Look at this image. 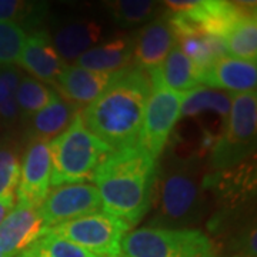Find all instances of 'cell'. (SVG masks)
I'll return each instance as SVG.
<instances>
[{"label":"cell","instance_id":"obj_1","mask_svg":"<svg viewBox=\"0 0 257 257\" xmlns=\"http://www.w3.org/2000/svg\"><path fill=\"white\" fill-rule=\"evenodd\" d=\"M152 90L149 72L128 64L113 74L106 90L80 111L84 126L113 152L135 146Z\"/></svg>","mask_w":257,"mask_h":257},{"label":"cell","instance_id":"obj_2","mask_svg":"<svg viewBox=\"0 0 257 257\" xmlns=\"http://www.w3.org/2000/svg\"><path fill=\"white\" fill-rule=\"evenodd\" d=\"M209 167L194 157H180L166 153L157 166L153 187V216L147 227L190 229L200 224L209 211V197L204 177Z\"/></svg>","mask_w":257,"mask_h":257},{"label":"cell","instance_id":"obj_3","mask_svg":"<svg viewBox=\"0 0 257 257\" xmlns=\"http://www.w3.org/2000/svg\"><path fill=\"white\" fill-rule=\"evenodd\" d=\"M157 160L135 146L113 152L94 173L104 213L135 227L152 209Z\"/></svg>","mask_w":257,"mask_h":257},{"label":"cell","instance_id":"obj_4","mask_svg":"<svg viewBox=\"0 0 257 257\" xmlns=\"http://www.w3.org/2000/svg\"><path fill=\"white\" fill-rule=\"evenodd\" d=\"M49 152L52 162L50 186L53 187L90 182L99 166L113 153L110 147L86 128L80 111L63 133L49 142Z\"/></svg>","mask_w":257,"mask_h":257},{"label":"cell","instance_id":"obj_5","mask_svg":"<svg viewBox=\"0 0 257 257\" xmlns=\"http://www.w3.org/2000/svg\"><path fill=\"white\" fill-rule=\"evenodd\" d=\"M229 117L209 153V172H219L254 156L257 136V93L231 96Z\"/></svg>","mask_w":257,"mask_h":257},{"label":"cell","instance_id":"obj_6","mask_svg":"<svg viewBox=\"0 0 257 257\" xmlns=\"http://www.w3.org/2000/svg\"><path fill=\"white\" fill-rule=\"evenodd\" d=\"M123 257H217L211 239L197 229L140 227L121 240Z\"/></svg>","mask_w":257,"mask_h":257},{"label":"cell","instance_id":"obj_7","mask_svg":"<svg viewBox=\"0 0 257 257\" xmlns=\"http://www.w3.org/2000/svg\"><path fill=\"white\" fill-rule=\"evenodd\" d=\"M128 230L130 227L124 221L104 211L49 227L50 233L86 248L97 257H123L121 240Z\"/></svg>","mask_w":257,"mask_h":257},{"label":"cell","instance_id":"obj_8","mask_svg":"<svg viewBox=\"0 0 257 257\" xmlns=\"http://www.w3.org/2000/svg\"><path fill=\"white\" fill-rule=\"evenodd\" d=\"M182 93L156 87L152 90L145 109L138 145L157 160L165 152L170 135L180 119Z\"/></svg>","mask_w":257,"mask_h":257},{"label":"cell","instance_id":"obj_9","mask_svg":"<svg viewBox=\"0 0 257 257\" xmlns=\"http://www.w3.org/2000/svg\"><path fill=\"white\" fill-rule=\"evenodd\" d=\"M101 199L96 186L66 184L47 193L37 213L46 227H55L83 216L100 213Z\"/></svg>","mask_w":257,"mask_h":257},{"label":"cell","instance_id":"obj_10","mask_svg":"<svg viewBox=\"0 0 257 257\" xmlns=\"http://www.w3.org/2000/svg\"><path fill=\"white\" fill-rule=\"evenodd\" d=\"M50 176L52 162L49 142L29 139L20 165V177L16 190L18 206L39 209L45 202L47 193L50 192Z\"/></svg>","mask_w":257,"mask_h":257},{"label":"cell","instance_id":"obj_11","mask_svg":"<svg viewBox=\"0 0 257 257\" xmlns=\"http://www.w3.org/2000/svg\"><path fill=\"white\" fill-rule=\"evenodd\" d=\"M204 189L223 210L244 207L256 194V155L239 165L209 172L204 177Z\"/></svg>","mask_w":257,"mask_h":257},{"label":"cell","instance_id":"obj_12","mask_svg":"<svg viewBox=\"0 0 257 257\" xmlns=\"http://www.w3.org/2000/svg\"><path fill=\"white\" fill-rule=\"evenodd\" d=\"M47 229L37 210L16 206L0 223V251L8 257L19 256Z\"/></svg>","mask_w":257,"mask_h":257},{"label":"cell","instance_id":"obj_13","mask_svg":"<svg viewBox=\"0 0 257 257\" xmlns=\"http://www.w3.org/2000/svg\"><path fill=\"white\" fill-rule=\"evenodd\" d=\"M18 63L22 69L32 74L33 79L50 84H55L56 79L66 66L56 52L50 35L42 29H37L26 36Z\"/></svg>","mask_w":257,"mask_h":257},{"label":"cell","instance_id":"obj_14","mask_svg":"<svg viewBox=\"0 0 257 257\" xmlns=\"http://www.w3.org/2000/svg\"><path fill=\"white\" fill-rule=\"evenodd\" d=\"M175 40L165 15L159 16L133 35V64L146 72L155 70L175 47Z\"/></svg>","mask_w":257,"mask_h":257},{"label":"cell","instance_id":"obj_15","mask_svg":"<svg viewBox=\"0 0 257 257\" xmlns=\"http://www.w3.org/2000/svg\"><path fill=\"white\" fill-rule=\"evenodd\" d=\"M200 83L210 89L237 94L256 92L257 64L226 56L202 70Z\"/></svg>","mask_w":257,"mask_h":257},{"label":"cell","instance_id":"obj_16","mask_svg":"<svg viewBox=\"0 0 257 257\" xmlns=\"http://www.w3.org/2000/svg\"><path fill=\"white\" fill-rule=\"evenodd\" d=\"M113 74L92 72L79 66H64L53 86L60 97L80 107L90 104L106 90Z\"/></svg>","mask_w":257,"mask_h":257},{"label":"cell","instance_id":"obj_17","mask_svg":"<svg viewBox=\"0 0 257 257\" xmlns=\"http://www.w3.org/2000/svg\"><path fill=\"white\" fill-rule=\"evenodd\" d=\"M153 89L165 87L175 92H189L200 84L202 70L183 55L176 46L170 50L165 62L157 69L149 72Z\"/></svg>","mask_w":257,"mask_h":257},{"label":"cell","instance_id":"obj_18","mask_svg":"<svg viewBox=\"0 0 257 257\" xmlns=\"http://www.w3.org/2000/svg\"><path fill=\"white\" fill-rule=\"evenodd\" d=\"M101 32V26L94 20L80 19L56 29L50 39L56 52L66 63L77 60L79 56L90 50L100 40Z\"/></svg>","mask_w":257,"mask_h":257},{"label":"cell","instance_id":"obj_19","mask_svg":"<svg viewBox=\"0 0 257 257\" xmlns=\"http://www.w3.org/2000/svg\"><path fill=\"white\" fill-rule=\"evenodd\" d=\"M133 36L121 35L100 46L92 47L77 57L76 66L100 73H117L132 64Z\"/></svg>","mask_w":257,"mask_h":257},{"label":"cell","instance_id":"obj_20","mask_svg":"<svg viewBox=\"0 0 257 257\" xmlns=\"http://www.w3.org/2000/svg\"><path fill=\"white\" fill-rule=\"evenodd\" d=\"M79 111L80 107L74 106L70 101L64 100L56 92L52 101L46 107L30 116L29 139L50 142L72 124L74 116Z\"/></svg>","mask_w":257,"mask_h":257},{"label":"cell","instance_id":"obj_21","mask_svg":"<svg viewBox=\"0 0 257 257\" xmlns=\"http://www.w3.org/2000/svg\"><path fill=\"white\" fill-rule=\"evenodd\" d=\"M231 109V96L229 93L210 89L206 86H197L192 90L182 94L180 114L184 119L199 117L202 113L213 111L219 114L223 121L229 117Z\"/></svg>","mask_w":257,"mask_h":257},{"label":"cell","instance_id":"obj_22","mask_svg":"<svg viewBox=\"0 0 257 257\" xmlns=\"http://www.w3.org/2000/svg\"><path fill=\"white\" fill-rule=\"evenodd\" d=\"M184 56H187L200 70H204L221 57H226V47L219 37L209 35H193L176 39Z\"/></svg>","mask_w":257,"mask_h":257},{"label":"cell","instance_id":"obj_23","mask_svg":"<svg viewBox=\"0 0 257 257\" xmlns=\"http://www.w3.org/2000/svg\"><path fill=\"white\" fill-rule=\"evenodd\" d=\"M229 57L256 62L257 57V19L241 20L223 39Z\"/></svg>","mask_w":257,"mask_h":257},{"label":"cell","instance_id":"obj_24","mask_svg":"<svg viewBox=\"0 0 257 257\" xmlns=\"http://www.w3.org/2000/svg\"><path fill=\"white\" fill-rule=\"evenodd\" d=\"M106 9L110 12L114 23L120 28H136L149 22L162 6L157 2L149 0H114L106 2Z\"/></svg>","mask_w":257,"mask_h":257},{"label":"cell","instance_id":"obj_25","mask_svg":"<svg viewBox=\"0 0 257 257\" xmlns=\"http://www.w3.org/2000/svg\"><path fill=\"white\" fill-rule=\"evenodd\" d=\"M47 5L43 2L0 0V22H10L23 29L37 30L46 16Z\"/></svg>","mask_w":257,"mask_h":257},{"label":"cell","instance_id":"obj_26","mask_svg":"<svg viewBox=\"0 0 257 257\" xmlns=\"http://www.w3.org/2000/svg\"><path fill=\"white\" fill-rule=\"evenodd\" d=\"M16 257H97L86 248L47 231Z\"/></svg>","mask_w":257,"mask_h":257},{"label":"cell","instance_id":"obj_27","mask_svg":"<svg viewBox=\"0 0 257 257\" xmlns=\"http://www.w3.org/2000/svg\"><path fill=\"white\" fill-rule=\"evenodd\" d=\"M56 90L45 86L33 77H23L18 84V89L15 92V100L18 104V109L25 116H32L52 101Z\"/></svg>","mask_w":257,"mask_h":257},{"label":"cell","instance_id":"obj_28","mask_svg":"<svg viewBox=\"0 0 257 257\" xmlns=\"http://www.w3.org/2000/svg\"><path fill=\"white\" fill-rule=\"evenodd\" d=\"M20 162L18 153L10 147L0 149V204L12 210L16 202Z\"/></svg>","mask_w":257,"mask_h":257},{"label":"cell","instance_id":"obj_29","mask_svg":"<svg viewBox=\"0 0 257 257\" xmlns=\"http://www.w3.org/2000/svg\"><path fill=\"white\" fill-rule=\"evenodd\" d=\"M25 42L26 32L20 26L10 22H0V66L9 67L18 63Z\"/></svg>","mask_w":257,"mask_h":257},{"label":"cell","instance_id":"obj_30","mask_svg":"<svg viewBox=\"0 0 257 257\" xmlns=\"http://www.w3.org/2000/svg\"><path fill=\"white\" fill-rule=\"evenodd\" d=\"M8 216V209H5L2 204H0V223L5 220V217Z\"/></svg>","mask_w":257,"mask_h":257},{"label":"cell","instance_id":"obj_31","mask_svg":"<svg viewBox=\"0 0 257 257\" xmlns=\"http://www.w3.org/2000/svg\"><path fill=\"white\" fill-rule=\"evenodd\" d=\"M0 257H8V256H6V254H3V253L0 251Z\"/></svg>","mask_w":257,"mask_h":257}]
</instances>
